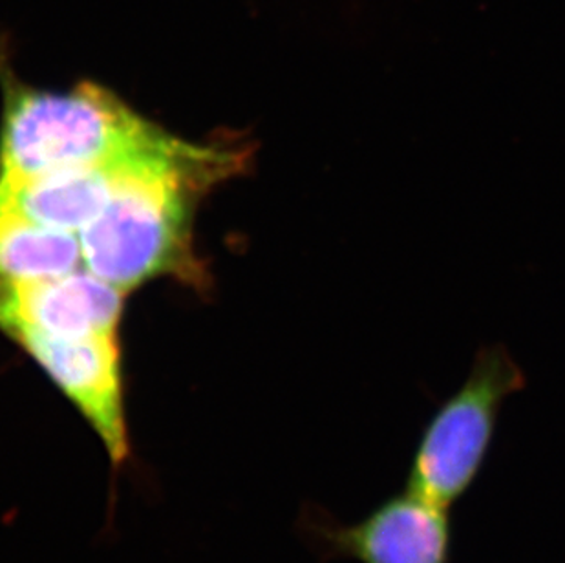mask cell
Segmentation results:
<instances>
[{
	"label": "cell",
	"mask_w": 565,
	"mask_h": 563,
	"mask_svg": "<svg viewBox=\"0 0 565 563\" xmlns=\"http://www.w3.org/2000/svg\"><path fill=\"white\" fill-rule=\"evenodd\" d=\"M238 163L231 150L182 141L81 229L83 266L124 293L185 267L192 200Z\"/></svg>",
	"instance_id": "1"
},
{
	"label": "cell",
	"mask_w": 565,
	"mask_h": 563,
	"mask_svg": "<svg viewBox=\"0 0 565 563\" xmlns=\"http://www.w3.org/2000/svg\"><path fill=\"white\" fill-rule=\"evenodd\" d=\"M160 134L113 92L92 83L64 94L17 88L6 103L0 134V183L103 160Z\"/></svg>",
	"instance_id": "2"
},
{
	"label": "cell",
	"mask_w": 565,
	"mask_h": 563,
	"mask_svg": "<svg viewBox=\"0 0 565 563\" xmlns=\"http://www.w3.org/2000/svg\"><path fill=\"white\" fill-rule=\"evenodd\" d=\"M525 389L527 375L507 346H481L461 386L423 425L405 489L441 509L458 506L486 470L503 404Z\"/></svg>",
	"instance_id": "3"
},
{
	"label": "cell",
	"mask_w": 565,
	"mask_h": 563,
	"mask_svg": "<svg viewBox=\"0 0 565 563\" xmlns=\"http://www.w3.org/2000/svg\"><path fill=\"white\" fill-rule=\"evenodd\" d=\"M302 529L311 548L324 560L452 563L450 510L406 489L384 498L355 523H342L322 509L308 510Z\"/></svg>",
	"instance_id": "4"
},
{
	"label": "cell",
	"mask_w": 565,
	"mask_h": 563,
	"mask_svg": "<svg viewBox=\"0 0 565 563\" xmlns=\"http://www.w3.org/2000/svg\"><path fill=\"white\" fill-rule=\"evenodd\" d=\"M10 337L43 368L96 432L113 467H124L132 456V443L128 434L118 337L60 339L28 330Z\"/></svg>",
	"instance_id": "5"
},
{
	"label": "cell",
	"mask_w": 565,
	"mask_h": 563,
	"mask_svg": "<svg viewBox=\"0 0 565 563\" xmlns=\"http://www.w3.org/2000/svg\"><path fill=\"white\" fill-rule=\"evenodd\" d=\"M180 144V139L161 132L149 144L103 160L54 170L21 183H0V200L39 224L79 233L128 181L171 155Z\"/></svg>",
	"instance_id": "6"
},
{
	"label": "cell",
	"mask_w": 565,
	"mask_h": 563,
	"mask_svg": "<svg viewBox=\"0 0 565 563\" xmlns=\"http://www.w3.org/2000/svg\"><path fill=\"white\" fill-rule=\"evenodd\" d=\"M125 293L86 267L39 282H0V330L60 339L118 337Z\"/></svg>",
	"instance_id": "7"
},
{
	"label": "cell",
	"mask_w": 565,
	"mask_h": 563,
	"mask_svg": "<svg viewBox=\"0 0 565 563\" xmlns=\"http://www.w3.org/2000/svg\"><path fill=\"white\" fill-rule=\"evenodd\" d=\"M79 234L39 224L0 200V282H39L77 272Z\"/></svg>",
	"instance_id": "8"
}]
</instances>
